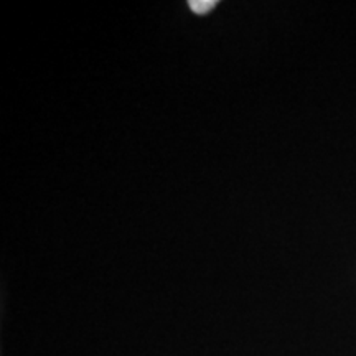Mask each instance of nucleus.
<instances>
[{"instance_id": "1", "label": "nucleus", "mask_w": 356, "mask_h": 356, "mask_svg": "<svg viewBox=\"0 0 356 356\" xmlns=\"http://www.w3.org/2000/svg\"><path fill=\"white\" fill-rule=\"evenodd\" d=\"M215 6H216L215 0H193V2H190V8L197 13H204L211 10Z\"/></svg>"}]
</instances>
